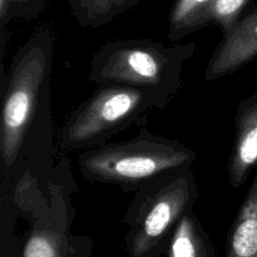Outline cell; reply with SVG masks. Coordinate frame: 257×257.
I'll list each match as a JSON object with an SVG mask.
<instances>
[{"mask_svg": "<svg viewBox=\"0 0 257 257\" xmlns=\"http://www.w3.org/2000/svg\"><path fill=\"white\" fill-rule=\"evenodd\" d=\"M92 245L80 237L52 227H35L25 242L22 257H88Z\"/></svg>", "mask_w": 257, "mask_h": 257, "instance_id": "9", "label": "cell"}, {"mask_svg": "<svg viewBox=\"0 0 257 257\" xmlns=\"http://www.w3.org/2000/svg\"><path fill=\"white\" fill-rule=\"evenodd\" d=\"M140 2L141 0H95L83 22L92 27L104 24L137 5Z\"/></svg>", "mask_w": 257, "mask_h": 257, "instance_id": "13", "label": "cell"}, {"mask_svg": "<svg viewBox=\"0 0 257 257\" xmlns=\"http://www.w3.org/2000/svg\"><path fill=\"white\" fill-rule=\"evenodd\" d=\"M167 257H216L210 235L193 210L188 211L176 227Z\"/></svg>", "mask_w": 257, "mask_h": 257, "instance_id": "10", "label": "cell"}, {"mask_svg": "<svg viewBox=\"0 0 257 257\" xmlns=\"http://www.w3.org/2000/svg\"><path fill=\"white\" fill-rule=\"evenodd\" d=\"M168 103L150 90L128 85H103L68 117L60 133L65 151H85L104 145L122 131L145 127L153 109Z\"/></svg>", "mask_w": 257, "mask_h": 257, "instance_id": "4", "label": "cell"}, {"mask_svg": "<svg viewBox=\"0 0 257 257\" xmlns=\"http://www.w3.org/2000/svg\"><path fill=\"white\" fill-rule=\"evenodd\" d=\"M198 45H165L151 39H118L100 47L89 65L97 87L128 85L150 90L170 103L182 87L185 64Z\"/></svg>", "mask_w": 257, "mask_h": 257, "instance_id": "1", "label": "cell"}, {"mask_svg": "<svg viewBox=\"0 0 257 257\" xmlns=\"http://www.w3.org/2000/svg\"><path fill=\"white\" fill-rule=\"evenodd\" d=\"M257 59V7L223 34L208 62L205 78L208 82L237 72Z\"/></svg>", "mask_w": 257, "mask_h": 257, "instance_id": "6", "label": "cell"}, {"mask_svg": "<svg viewBox=\"0 0 257 257\" xmlns=\"http://www.w3.org/2000/svg\"><path fill=\"white\" fill-rule=\"evenodd\" d=\"M215 3L216 0H175L168 18V39L177 42L211 24L210 13Z\"/></svg>", "mask_w": 257, "mask_h": 257, "instance_id": "11", "label": "cell"}, {"mask_svg": "<svg viewBox=\"0 0 257 257\" xmlns=\"http://www.w3.org/2000/svg\"><path fill=\"white\" fill-rule=\"evenodd\" d=\"M251 0H216L210 13V23H215L222 35L226 34L241 18Z\"/></svg>", "mask_w": 257, "mask_h": 257, "instance_id": "12", "label": "cell"}, {"mask_svg": "<svg viewBox=\"0 0 257 257\" xmlns=\"http://www.w3.org/2000/svg\"><path fill=\"white\" fill-rule=\"evenodd\" d=\"M32 0H0V18L3 22L7 20V18L10 15V10H12L13 5L17 4H27Z\"/></svg>", "mask_w": 257, "mask_h": 257, "instance_id": "15", "label": "cell"}, {"mask_svg": "<svg viewBox=\"0 0 257 257\" xmlns=\"http://www.w3.org/2000/svg\"><path fill=\"white\" fill-rule=\"evenodd\" d=\"M226 257H257V171L228 230Z\"/></svg>", "mask_w": 257, "mask_h": 257, "instance_id": "8", "label": "cell"}, {"mask_svg": "<svg viewBox=\"0 0 257 257\" xmlns=\"http://www.w3.org/2000/svg\"><path fill=\"white\" fill-rule=\"evenodd\" d=\"M196 158L192 148L141 127L132 140L107 142L82 151L77 163L88 182L115 185L125 192H136L160 176L191 168Z\"/></svg>", "mask_w": 257, "mask_h": 257, "instance_id": "2", "label": "cell"}, {"mask_svg": "<svg viewBox=\"0 0 257 257\" xmlns=\"http://www.w3.org/2000/svg\"><path fill=\"white\" fill-rule=\"evenodd\" d=\"M235 128V142L227 172L232 187L240 188L257 166V90L238 104Z\"/></svg>", "mask_w": 257, "mask_h": 257, "instance_id": "7", "label": "cell"}, {"mask_svg": "<svg viewBox=\"0 0 257 257\" xmlns=\"http://www.w3.org/2000/svg\"><path fill=\"white\" fill-rule=\"evenodd\" d=\"M49 38L37 34L17 55L4 94L0 151L5 167H12L32 123L38 98L50 64Z\"/></svg>", "mask_w": 257, "mask_h": 257, "instance_id": "5", "label": "cell"}, {"mask_svg": "<svg viewBox=\"0 0 257 257\" xmlns=\"http://www.w3.org/2000/svg\"><path fill=\"white\" fill-rule=\"evenodd\" d=\"M94 2L95 0H69L74 13L79 17V19L82 20L84 19V17L87 15V13L89 12V9L92 8V5L94 4Z\"/></svg>", "mask_w": 257, "mask_h": 257, "instance_id": "14", "label": "cell"}, {"mask_svg": "<svg viewBox=\"0 0 257 257\" xmlns=\"http://www.w3.org/2000/svg\"><path fill=\"white\" fill-rule=\"evenodd\" d=\"M200 191L191 168L160 176L141 186L123 217L128 257H162L176 227L197 202Z\"/></svg>", "mask_w": 257, "mask_h": 257, "instance_id": "3", "label": "cell"}]
</instances>
